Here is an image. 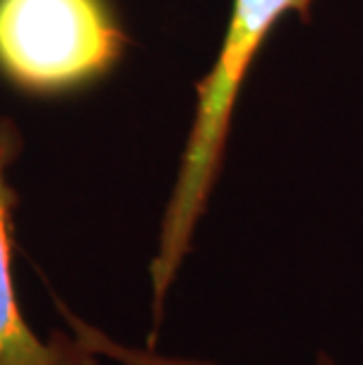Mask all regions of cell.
Here are the masks:
<instances>
[{"instance_id":"cell-1","label":"cell","mask_w":363,"mask_h":365,"mask_svg":"<svg viewBox=\"0 0 363 365\" xmlns=\"http://www.w3.org/2000/svg\"><path fill=\"white\" fill-rule=\"evenodd\" d=\"M314 0H234L222 50L210 73L198 83L196 113L189 142L177 173L173 196L160 224L158 250L151 259V309L153 332L163 321V307L177 271L191 250L198 220L218 180L227 144L236 97L248 76L262 43L285 12L307 19Z\"/></svg>"},{"instance_id":"cell-2","label":"cell","mask_w":363,"mask_h":365,"mask_svg":"<svg viewBox=\"0 0 363 365\" xmlns=\"http://www.w3.org/2000/svg\"><path fill=\"white\" fill-rule=\"evenodd\" d=\"M126 34L104 0H0V71L38 95L104 76Z\"/></svg>"},{"instance_id":"cell-3","label":"cell","mask_w":363,"mask_h":365,"mask_svg":"<svg viewBox=\"0 0 363 365\" xmlns=\"http://www.w3.org/2000/svg\"><path fill=\"white\" fill-rule=\"evenodd\" d=\"M21 151V132L0 118V365H99V356L68 332L41 337L21 314L12 281L10 215L17 193L7 184V168Z\"/></svg>"},{"instance_id":"cell-4","label":"cell","mask_w":363,"mask_h":365,"mask_svg":"<svg viewBox=\"0 0 363 365\" xmlns=\"http://www.w3.org/2000/svg\"><path fill=\"white\" fill-rule=\"evenodd\" d=\"M59 312L64 314L66 323H68V330H71L85 346L92 349V351H95L99 359L113 361V363H118V365H218V363L203 361V359L168 356V354L156 351L153 346H130V344H123V341L106 335L104 330H99V328H95V325L85 323L83 318L71 314L66 307L59 304ZM316 365H335V361L330 359V356L321 354L319 359H316Z\"/></svg>"}]
</instances>
